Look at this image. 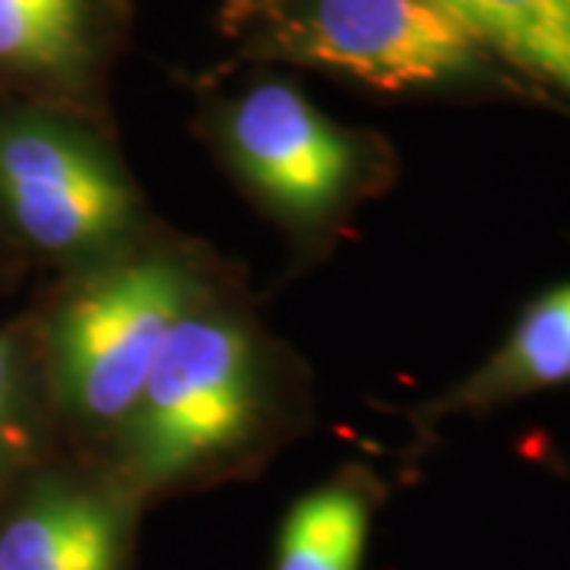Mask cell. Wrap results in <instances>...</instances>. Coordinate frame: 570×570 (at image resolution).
<instances>
[{"label": "cell", "instance_id": "1", "mask_svg": "<svg viewBox=\"0 0 570 570\" xmlns=\"http://www.w3.org/2000/svg\"><path fill=\"white\" fill-rule=\"evenodd\" d=\"M257 355L242 326L181 317L127 419L134 485L163 489L242 444L257 415Z\"/></svg>", "mask_w": 570, "mask_h": 570}, {"label": "cell", "instance_id": "2", "mask_svg": "<svg viewBox=\"0 0 570 570\" xmlns=\"http://www.w3.org/2000/svg\"><path fill=\"white\" fill-rule=\"evenodd\" d=\"M181 266L153 257L80 285L51 326V367L63 403L89 422H121L140 400L165 340L190 311Z\"/></svg>", "mask_w": 570, "mask_h": 570}, {"label": "cell", "instance_id": "3", "mask_svg": "<svg viewBox=\"0 0 570 570\" xmlns=\"http://www.w3.org/2000/svg\"><path fill=\"white\" fill-rule=\"evenodd\" d=\"M0 206L22 238L51 257L99 254L137 213L102 149L36 115L0 121Z\"/></svg>", "mask_w": 570, "mask_h": 570}, {"label": "cell", "instance_id": "4", "mask_svg": "<svg viewBox=\"0 0 570 570\" xmlns=\"http://www.w3.org/2000/svg\"><path fill=\"white\" fill-rule=\"evenodd\" d=\"M288 58L403 92L472 77L485 48L438 0H305L283 26Z\"/></svg>", "mask_w": 570, "mask_h": 570}, {"label": "cell", "instance_id": "5", "mask_svg": "<svg viewBox=\"0 0 570 570\" xmlns=\"http://www.w3.org/2000/svg\"><path fill=\"white\" fill-rule=\"evenodd\" d=\"M232 159L266 200L292 219H321L355 178V142L295 86L261 82L225 121Z\"/></svg>", "mask_w": 570, "mask_h": 570}, {"label": "cell", "instance_id": "6", "mask_svg": "<svg viewBox=\"0 0 570 570\" xmlns=\"http://www.w3.org/2000/svg\"><path fill=\"white\" fill-rule=\"evenodd\" d=\"M127 542L108 491L48 482L0 520V570H127Z\"/></svg>", "mask_w": 570, "mask_h": 570}, {"label": "cell", "instance_id": "7", "mask_svg": "<svg viewBox=\"0 0 570 570\" xmlns=\"http://www.w3.org/2000/svg\"><path fill=\"white\" fill-rule=\"evenodd\" d=\"M564 381H570V283L542 295L508 343L441 403V412L494 406Z\"/></svg>", "mask_w": 570, "mask_h": 570}, {"label": "cell", "instance_id": "8", "mask_svg": "<svg viewBox=\"0 0 570 570\" xmlns=\"http://www.w3.org/2000/svg\"><path fill=\"white\" fill-rule=\"evenodd\" d=\"M482 48L570 96V0H438Z\"/></svg>", "mask_w": 570, "mask_h": 570}, {"label": "cell", "instance_id": "9", "mask_svg": "<svg viewBox=\"0 0 570 570\" xmlns=\"http://www.w3.org/2000/svg\"><path fill=\"white\" fill-rule=\"evenodd\" d=\"M96 0H0V70L70 80L92 58Z\"/></svg>", "mask_w": 570, "mask_h": 570}, {"label": "cell", "instance_id": "10", "mask_svg": "<svg viewBox=\"0 0 570 570\" xmlns=\"http://www.w3.org/2000/svg\"><path fill=\"white\" fill-rule=\"evenodd\" d=\"M371 494L358 482H330L288 510L273 570H362Z\"/></svg>", "mask_w": 570, "mask_h": 570}, {"label": "cell", "instance_id": "11", "mask_svg": "<svg viewBox=\"0 0 570 570\" xmlns=\"http://www.w3.org/2000/svg\"><path fill=\"white\" fill-rule=\"evenodd\" d=\"M13 393H17V355L7 336H0V453L7 444V428L13 415Z\"/></svg>", "mask_w": 570, "mask_h": 570}]
</instances>
